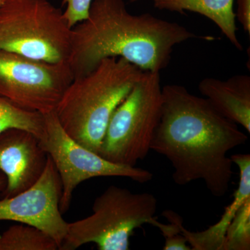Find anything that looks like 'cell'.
<instances>
[{"label": "cell", "mask_w": 250, "mask_h": 250, "mask_svg": "<svg viewBox=\"0 0 250 250\" xmlns=\"http://www.w3.org/2000/svg\"><path fill=\"white\" fill-rule=\"evenodd\" d=\"M248 140L204 97L182 85L162 87L161 119L150 149L170 161L177 185L202 180L212 195L225 196L233 174L228 153Z\"/></svg>", "instance_id": "cell-1"}, {"label": "cell", "mask_w": 250, "mask_h": 250, "mask_svg": "<svg viewBox=\"0 0 250 250\" xmlns=\"http://www.w3.org/2000/svg\"><path fill=\"white\" fill-rule=\"evenodd\" d=\"M194 39L213 38L149 13L131 14L124 0H93L88 18L73 27L68 65L74 78L108 57L124 59L143 71L160 72L170 63L174 47Z\"/></svg>", "instance_id": "cell-2"}, {"label": "cell", "mask_w": 250, "mask_h": 250, "mask_svg": "<svg viewBox=\"0 0 250 250\" xmlns=\"http://www.w3.org/2000/svg\"><path fill=\"white\" fill-rule=\"evenodd\" d=\"M143 72L124 59L108 57L90 72L75 77L55 110L62 129L98 154L112 114Z\"/></svg>", "instance_id": "cell-3"}, {"label": "cell", "mask_w": 250, "mask_h": 250, "mask_svg": "<svg viewBox=\"0 0 250 250\" xmlns=\"http://www.w3.org/2000/svg\"><path fill=\"white\" fill-rule=\"evenodd\" d=\"M73 28L47 0H6L0 7V49L50 63H68Z\"/></svg>", "instance_id": "cell-4"}, {"label": "cell", "mask_w": 250, "mask_h": 250, "mask_svg": "<svg viewBox=\"0 0 250 250\" xmlns=\"http://www.w3.org/2000/svg\"><path fill=\"white\" fill-rule=\"evenodd\" d=\"M89 216L68 223L60 250H75L95 243L100 250H129L135 230L149 224L157 200L149 192L134 193L112 185L96 197Z\"/></svg>", "instance_id": "cell-5"}, {"label": "cell", "mask_w": 250, "mask_h": 250, "mask_svg": "<svg viewBox=\"0 0 250 250\" xmlns=\"http://www.w3.org/2000/svg\"><path fill=\"white\" fill-rule=\"evenodd\" d=\"M160 72H143L108 122L98 154L118 165L134 167L146 159L161 116Z\"/></svg>", "instance_id": "cell-6"}, {"label": "cell", "mask_w": 250, "mask_h": 250, "mask_svg": "<svg viewBox=\"0 0 250 250\" xmlns=\"http://www.w3.org/2000/svg\"><path fill=\"white\" fill-rule=\"evenodd\" d=\"M45 117V134L40 143L53 161L60 177L62 186L60 210L62 214L70 208L76 188L88 179L121 177L141 184L152 180L153 174L149 171L136 166L113 164L76 142L62 129L55 111Z\"/></svg>", "instance_id": "cell-7"}, {"label": "cell", "mask_w": 250, "mask_h": 250, "mask_svg": "<svg viewBox=\"0 0 250 250\" xmlns=\"http://www.w3.org/2000/svg\"><path fill=\"white\" fill-rule=\"evenodd\" d=\"M74 80L68 63H50L0 49V97L27 111L46 115Z\"/></svg>", "instance_id": "cell-8"}, {"label": "cell", "mask_w": 250, "mask_h": 250, "mask_svg": "<svg viewBox=\"0 0 250 250\" xmlns=\"http://www.w3.org/2000/svg\"><path fill=\"white\" fill-rule=\"evenodd\" d=\"M62 194L58 171L48 155L45 171L32 187L0 200V221L18 222L40 229L57 241L60 250L68 225L60 210Z\"/></svg>", "instance_id": "cell-9"}, {"label": "cell", "mask_w": 250, "mask_h": 250, "mask_svg": "<svg viewBox=\"0 0 250 250\" xmlns=\"http://www.w3.org/2000/svg\"><path fill=\"white\" fill-rule=\"evenodd\" d=\"M48 154L40 139L26 130L10 129L0 134V171L6 178L1 197H11L32 187L45 171Z\"/></svg>", "instance_id": "cell-10"}, {"label": "cell", "mask_w": 250, "mask_h": 250, "mask_svg": "<svg viewBox=\"0 0 250 250\" xmlns=\"http://www.w3.org/2000/svg\"><path fill=\"white\" fill-rule=\"evenodd\" d=\"M207 99L224 117L250 133V77L237 75L226 80L214 77L203 79L198 85Z\"/></svg>", "instance_id": "cell-11"}, {"label": "cell", "mask_w": 250, "mask_h": 250, "mask_svg": "<svg viewBox=\"0 0 250 250\" xmlns=\"http://www.w3.org/2000/svg\"><path fill=\"white\" fill-rule=\"evenodd\" d=\"M233 164L239 169L238 188L233 194L232 202L225 208L220 220L202 231L192 232L180 224V231L187 238L191 250H222L225 233L236 212L250 198V154H236L230 156Z\"/></svg>", "instance_id": "cell-12"}, {"label": "cell", "mask_w": 250, "mask_h": 250, "mask_svg": "<svg viewBox=\"0 0 250 250\" xmlns=\"http://www.w3.org/2000/svg\"><path fill=\"white\" fill-rule=\"evenodd\" d=\"M155 9L184 14L196 13L214 22L228 41L238 50L243 49L238 35L234 0H152Z\"/></svg>", "instance_id": "cell-13"}, {"label": "cell", "mask_w": 250, "mask_h": 250, "mask_svg": "<svg viewBox=\"0 0 250 250\" xmlns=\"http://www.w3.org/2000/svg\"><path fill=\"white\" fill-rule=\"evenodd\" d=\"M57 241L40 229L18 224L0 237V250H59Z\"/></svg>", "instance_id": "cell-14"}, {"label": "cell", "mask_w": 250, "mask_h": 250, "mask_svg": "<svg viewBox=\"0 0 250 250\" xmlns=\"http://www.w3.org/2000/svg\"><path fill=\"white\" fill-rule=\"evenodd\" d=\"M10 129L26 130L41 139L46 131L45 115L23 109L0 97V134Z\"/></svg>", "instance_id": "cell-15"}, {"label": "cell", "mask_w": 250, "mask_h": 250, "mask_svg": "<svg viewBox=\"0 0 250 250\" xmlns=\"http://www.w3.org/2000/svg\"><path fill=\"white\" fill-rule=\"evenodd\" d=\"M250 250V198L240 207L229 225L222 250Z\"/></svg>", "instance_id": "cell-16"}, {"label": "cell", "mask_w": 250, "mask_h": 250, "mask_svg": "<svg viewBox=\"0 0 250 250\" xmlns=\"http://www.w3.org/2000/svg\"><path fill=\"white\" fill-rule=\"evenodd\" d=\"M93 0H62V5H66L64 16L70 27L73 28L76 24L88 18L90 6Z\"/></svg>", "instance_id": "cell-17"}, {"label": "cell", "mask_w": 250, "mask_h": 250, "mask_svg": "<svg viewBox=\"0 0 250 250\" xmlns=\"http://www.w3.org/2000/svg\"><path fill=\"white\" fill-rule=\"evenodd\" d=\"M236 18L248 36H250V0H236Z\"/></svg>", "instance_id": "cell-18"}, {"label": "cell", "mask_w": 250, "mask_h": 250, "mask_svg": "<svg viewBox=\"0 0 250 250\" xmlns=\"http://www.w3.org/2000/svg\"><path fill=\"white\" fill-rule=\"evenodd\" d=\"M164 250H191L187 238L182 232L172 237L166 238Z\"/></svg>", "instance_id": "cell-19"}, {"label": "cell", "mask_w": 250, "mask_h": 250, "mask_svg": "<svg viewBox=\"0 0 250 250\" xmlns=\"http://www.w3.org/2000/svg\"><path fill=\"white\" fill-rule=\"evenodd\" d=\"M6 183L7 182H6V176L0 171V192L4 191V189L6 188Z\"/></svg>", "instance_id": "cell-20"}, {"label": "cell", "mask_w": 250, "mask_h": 250, "mask_svg": "<svg viewBox=\"0 0 250 250\" xmlns=\"http://www.w3.org/2000/svg\"><path fill=\"white\" fill-rule=\"evenodd\" d=\"M5 1H6V0H0V7H1V5L4 4Z\"/></svg>", "instance_id": "cell-21"}, {"label": "cell", "mask_w": 250, "mask_h": 250, "mask_svg": "<svg viewBox=\"0 0 250 250\" xmlns=\"http://www.w3.org/2000/svg\"><path fill=\"white\" fill-rule=\"evenodd\" d=\"M130 1H131V2H136V1H139V0H130Z\"/></svg>", "instance_id": "cell-22"}, {"label": "cell", "mask_w": 250, "mask_h": 250, "mask_svg": "<svg viewBox=\"0 0 250 250\" xmlns=\"http://www.w3.org/2000/svg\"><path fill=\"white\" fill-rule=\"evenodd\" d=\"M0 237H1V233H0Z\"/></svg>", "instance_id": "cell-23"}]
</instances>
